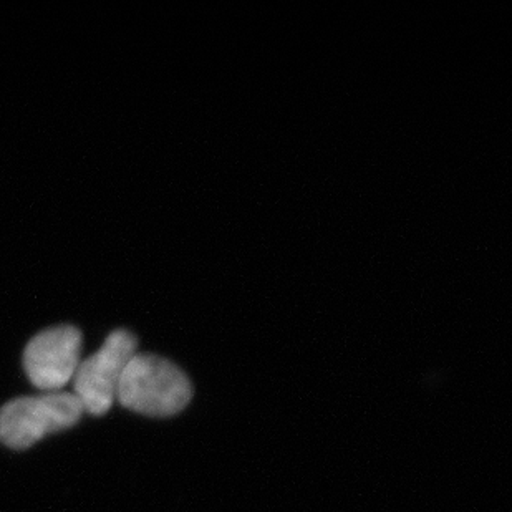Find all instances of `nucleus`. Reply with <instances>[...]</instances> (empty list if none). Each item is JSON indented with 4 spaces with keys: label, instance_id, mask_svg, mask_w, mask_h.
Listing matches in <instances>:
<instances>
[{
    "label": "nucleus",
    "instance_id": "2",
    "mask_svg": "<svg viewBox=\"0 0 512 512\" xmlns=\"http://www.w3.org/2000/svg\"><path fill=\"white\" fill-rule=\"evenodd\" d=\"M83 413L73 393L15 398L0 408V443L10 450H27L45 436L70 430Z\"/></svg>",
    "mask_w": 512,
    "mask_h": 512
},
{
    "label": "nucleus",
    "instance_id": "4",
    "mask_svg": "<svg viewBox=\"0 0 512 512\" xmlns=\"http://www.w3.org/2000/svg\"><path fill=\"white\" fill-rule=\"evenodd\" d=\"M83 335L72 324L55 325L35 335L24 350L30 383L42 392H62L80 365Z\"/></svg>",
    "mask_w": 512,
    "mask_h": 512
},
{
    "label": "nucleus",
    "instance_id": "3",
    "mask_svg": "<svg viewBox=\"0 0 512 512\" xmlns=\"http://www.w3.org/2000/svg\"><path fill=\"white\" fill-rule=\"evenodd\" d=\"M136 348L138 339L130 330H113L97 353L80 362L73 375V395L85 413L103 416L112 410L121 373Z\"/></svg>",
    "mask_w": 512,
    "mask_h": 512
},
{
    "label": "nucleus",
    "instance_id": "1",
    "mask_svg": "<svg viewBox=\"0 0 512 512\" xmlns=\"http://www.w3.org/2000/svg\"><path fill=\"white\" fill-rule=\"evenodd\" d=\"M193 398L186 373L168 358L155 353H138L121 373L116 401L126 410L151 418L178 415Z\"/></svg>",
    "mask_w": 512,
    "mask_h": 512
}]
</instances>
